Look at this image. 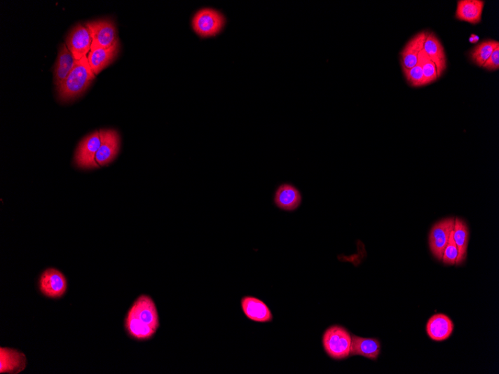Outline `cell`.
I'll list each match as a JSON object with an SVG mask.
<instances>
[{"label":"cell","mask_w":499,"mask_h":374,"mask_svg":"<svg viewBox=\"0 0 499 374\" xmlns=\"http://www.w3.org/2000/svg\"><path fill=\"white\" fill-rule=\"evenodd\" d=\"M124 326L128 335L136 341H147L154 337L160 321L151 297L142 294L134 301L125 317Z\"/></svg>","instance_id":"1"},{"label":"cell","mask_w":499,"mask_h":374,"mask_svg":"<svg viewBox=\"0 0 499 374\" xmlns=\"http://www.w3.org/2000/svg\"><path fill=\"white\" fill-rule=\"evenodd\" d=\"M96 75L85 57L76 62L73 70L65 81L56 87L58 98L63 103L71 102L82 96L92 84Z\"/></svg>","instance_id":"2"},{"label":"cell","mask_w":499,"mask_h":374,"mask_svg":"<svg viewBox=\"0 0 499 374\" xmlns=\"http://www.w3.org/2000/svg\"><path fill=\"white\" fill-rule=\"evenodd\" d=\"M325 353L334 360H343L350 356L351 335L339 325L329 327L322 337Z\"/></svg>","instance_id":"3"},{"label":"cell","mask_w":499,"mask_h":374,"mask_svg":"<svg viewBox=\"0 0 499 374\" xmlns=\"http://www.w3.org/2000/svg\"><path fill=\"white\" fill-rule=\"evenodd\" d=\"M226 25V18L220 11L206 8L200 9L192 19L193 29L203 38L218 35Z\"/></svg>","instance_id":"4"},{"label":"cell","mask_w":499,"mask_h":374,"mask_svg":"<svg viewBox=\"0 0 499 374\" xmlns=\"http://www.w3.org/2000/svg\"><path fill=\"white\" fill-rule=\"evenodd\" d=\"M93 39L92 49L109 48L118 41V32L115 22L109 19H102L86 24Z\"/></svg>","instance_id":"5"},{"label":"cell","mask_w":499,"mask_h":374,"mask_svg":"<svg viewBox=\"0 0 499 374\" xmlns=\"http://www.w3.org/2000/svg\"><path fill=\"white\" fill-rule=\"evenodd\" d=\"M456 218H448L436 223L429 234V247L433 256L442 261L449 242V237L455 228Z\"/></svg>","instance_id":"6"},{"label":"cell","mask_w":499,"mask_h":374,"mask_svg":"<svg viewBox=\"0 0 499 374\" xmlns=\"http://www.w3.org/2000/svg\"><path fill=\"white\" fill-rule=\"evenodd\" d=\"M101 133L98 131L88 135L79 143L74 156V162L78 167L97 168L95 156L101 145Z\"/></svg>","instance_id":"7"},{"label":"cell","mask_w":499,"mask_h":374,"mask_svg":"<svg viewBox=\"0 0 499 374\" xmlns=\"http://www.w3.org/2000/svg\"><path fill=\"white\" fill-rule=\"evenodd\" d=\"M101 145L95 156L97 167L108 165L116 160L121 145L119 133L114 130H102Z\"/></svg>","instance_id":"8"},{"label":"cell","mask_w":499,"mask_h":374,"mask_svg":"<svg viewBox=\"0 0 499 374\" xmlns=\"http://www.w3.org/2000/svg\"><path fill=\"white\" fill-rule=\"evenodd\" d=\"M65 43L68 50L78 61L87 57L92 48L93 39L86 26L77 25L68 34Z\"/></svg>","instance_id":"9"},{"label":"cell","mask_w":499,"mask_h":374,"mask_svg":"<svg viewBox=\"0 0 499 374\" xmlns=\"http://www.w3.org/2000/svg\"><path fill=\"white\" fill-rule=\"evenodd\" d=\"M39 287L44 296L62 298L67 291V280L62 273L54 268L43 272L39 280Z\"/></svg>","instance_id":"10"},{"label":"cell","mask_w":499,"mask_h":374,"mask_svg":"<svg viewBox=\"0 0 499 374\" xmlns=\"http://www.w3.org/2000/svg\"><path fill=\"white\" fill-rule=\"evenodd\" d=\"M241 309L250 321L266 324L274 320L268 305L262 300L253 296H245L241 299Z\"/></svg>","instance_id":"11"},{"label":"cell","mask_w":499,"mask_h":374,"mask_svg":"<svg viewBox=\"0 0 499 374\" xmlns=\"http://www.w3.org/2000/svg\"><path fill=\"white\" fill-rule=\"evenodd\" d=\"M303 197L299 189L291 183H282L275 191L274 202L279 209L288 212L298 210Z\"/></svg>","instance_id":"12"},{"label":"cell","mask_w":499,"mask_h":374,"mask_svg":"<svg viewBox=\"0 0 499 374\" xmlns=\"http://www.w3.org/2000/svg\"><path fill=\"white\" fill-rule=\"evenodd\" d=\"M120 52V42L118 41L109 48L92 49L87 55L90 69L97 76L107 67L114 62Z\"/></svg>","instance_id":"13"},{"label":"cell","mask_w":499,"mask_h":374,"mask_svg":"<svg viewBox=\"0 0 499 374\" xmlns=\"http://www.w3.org/2000/svg\"><path fill=\"white\" fill-rule=\"evenodd\" d=\"M423 50L435 64L438 78L440 77L446 69V55L444 46L434 32H426Z\"/></svg>","instance_id":"14"},{"label":"cell","mask_w":499,"mask_h":374,"mask_svg":"<svg viewBox=\"0 0 499 374\" xmlns=\"http://www.w3.org/2000/svg\"><path fill=\"white\" fill-rule=\"evenodd\" d=\"M381 351V345L378 339L351 335L350 356H360L376 361Z\"/></svg>","instance_id":"15"},{"label":"cell","mask_w":499,"mask_h":374,"mask_svg":"<svg viewBox=\"0 0 499 374\" xmlns=\"http://www.w3.org/2000/svg\"><path fill=\"white\" fill-rule=\"evenodd\" d=\"M27 357L25 354L10 348H0V373L17 374L27 367Z\"/></svg>","instance_id":"16"},{"label":"cell","mask_w":499,"mask_h":374,"mask_svg":"<svg viewBox=\"0 0 499 374\" xmlns=\"http://www.w3.org/2000/svg\"><path fill=\"white\" fill-rule=\"evenodd\" d=\"M453 323L444 314L432 316L428 320L426 330L428 336L436 342L445 341L453 331Z\"/></svg>","instance_id":"17"},{"label":"cell","mask_w":499,"mask_h":374,"mask_svg":"<svg viewBox=\"0 0 499 374\" xmlns=\"http://www.w3.org/2000/svg\"><path fill=\"white\" fill-rule=\"evenodd\" d=\"M484 5L482 0H459L456 18L471 25H478L482 20Z\"/></svg>","instance_id":"18"},{"label":"cell","mask_w":499,"mask_h":374,"mask_svg":"<svg viewBox=\"0 0 499 374\" xmlns=\"http://www.w3.org/2000/svg\"><path fill=\"white\" fill-rule=\"evenodd\" d=\"M77 60L68 50L66 43H62L59 50L57 60L54 67V84L60 86L70 74Z\"/></svg>","instance_id":"19"},{"label":"cell","mask_w":499,"mask_h":374,"mask_svg":"<svg viewBox=\"0 0 499 374\" xmlns=\"http://www.w3.org/2000/svg\"><path fill=\"white\" fill-rule=\"evenodd\" d=\"M425 38L426 32L423 31L406 43L400 53L402 68L411 69L417 64L418 55L423 49Z\"/></svg>","instance_id":"20"},{"label":"cell","mask_w":499,"mask_h":374,"mask_svg":"<svg viewBox=\"0 0 499 374\" xmlns=\"http://www.w3.org/2000/svg\"><path fill=\"white\" fill-rule=\"evenodd\" d=\"M453 236L458 249L456 265H460L467 259L470 240V229L468 225L463 219L456 218Z\"/></svg>","instance_id":"21"},{"label":"cell","mask_w":499,"mask_h":374,"mask_svg":"<svg viewBox=\"0 0 499 374\" xmlns=\"http://www.w3.org/2000/svg\"><path fill=\"white\" fill-rule=\"evenodd\" d=\"M498 47V41L491 39L485 40L471 50L470 57L476 65L482 67L495 49Z\"/></svg>","instance_id":"22"},{"label":"cell","mask_w":499,"mask_h":374,"mask_svg":"<svg viewBox=\"0 0 499 374\" xmlns=\"http://www.w3.org/2000/svg\"><path fill=\"white\" fill-rule=\"evenodd\" d=\"M418 60L421 61L423 67L425 85L435 82L438 78L437 67L434 62L429 59L423 49L419 53Z\"/></svg>","instance_id":"23"},{"label":"cell","mask_w":499,"mask_h":374,"mask_svg":"<svg viewBox=\"0 0 499 374\" xmlns=\"http://www.w3.org/2000/svg\"><path fill=\"white\" fill-rule=\"evenodd\" d=\"M402 70L406 81L410 85L415 88L425 86L423 67L421 61L418 60L417 64L411 68V69L402 68Z\"/></svg>","instance_id":"24"},{"label":"cell","mask_w":499,"mask_h":374,"mask_svg":"<svg viewBox=\"0 0 499 374\" xmlns=\"http://www.w3.org/2000/svg\"><path fill=\"white\" fill-rule=\"evenodd\" d=\"M458 256V249L455 240H453L452 231L449 237V242L445 249L444 256H442V262L447 265H456Z\"/></svg>","instance_id":"25"},{"label":"cell","mask_w":499,"mask_h":374,"mask_svg":"<svg viewBox=\"0 0 499 374\" xmlns=\"http://www.w3.org/2000/svg\"><path fill=\"white\" fill-rule=\"evenodd\" d=\"M484 69L494 71L499 69V47L493 52L488 60L482 66Z\"/></svg>","instance_id":"26"},{"label":"cell","mask_w":499,"mask_h":374,"mask_svg":"<svg viewBox=\"0 0 499 374\" xmlns=\"http://www.w3.org/2000/svg\"><path fill=\"white\" fill-rule=\"evenodd\" d=\"M479 41V37L475 35H472L470 38V42L472 43H476Z\"/></svg>","instance_id":"27"}]
</instances>
